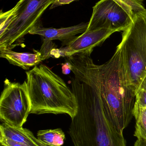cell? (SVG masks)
Masks as SVG:
<instances>
[{"label": "cell", "instance_id": "obj_3", "mask_svg": "<svg viewBox=\"0 0 146 146\" xmlns=\"http://www.w3.org/2000/svg\"><path fill=\"white\" fill-rule=\"evenodd\" d=\"M26 74L30 114H67L71 119L75 117L78 111L77 98L59 76L43 64Z\"/></svg>", "mask_w": 146, "mask_h": 146}, {"label": "cell", "instance_id": "obj_20", "mask_svg": "<svg viewBox=\"0 0 146 146\" xmlns=\"http://www.w3.org/2000/svg\"><path fill=\"white\" fill-rule=\"evenodd\" d=\"M134 146H146V142L141 139H137Z\"/></svg>", "mask_w": 146, "mask_h": 146}, {"label": "cell", "instance_id": "obj_9", "mask_svg": "<svg viewBox=\"0 0 146 146\" xmlns=\"http://www.w3.org/2000/svg\"><path fill=\"white\" fill-rule=\"evenodd\" d=\"M88 26V22L81 23L70 27L57 29L45 28L40 25L33 29L29 33L32 35H39L48 40H60L62 42V46L63 47L67 46L76 35L85 33Z\"/></svg>", "mask_w": 146, "mask_h": 146}, {"label": "cell", "instance_id": "obj_2", "mask_svg": "<svg viewBox=\"0 0 146 146\" xmlns=\"http://www.w3.org/2000/svg\"><path fill=\"white\" fill-rule=\"evenodd\" d=\"M71 85L78 105L69 130L74 146H127L123 133L108 119L91 88L75 77Z\"/></svg>", "mask_w": 146, "mask_h": 146}, {"label": "cell", "instance_id": "obj_10", "mask_svg": "<svg viewBox=\"0 0 146 146\" xmlns=\"http://www.w3.org/2000/svg\"><path fill=\"white\" fill-rule=\"evenodd\" d=\"M36 53H19L9 49L0 48V57L6 59L14 66L28 70L30 68L37 66L42 61L39 51Z\"/></svg>", "mask_w": 146, "mask_h": 146}, {"label": "cell", "instance_id": "obj_11", "mask_svg": "<svg viewBox=\"0 0 146 146\" xmlns=\"http://www.w3.org/2000/svg\"><path fill=\"white\" fill-rule=\"evenodd\" d=\"M1 135L26 146H39L31 131L23 127L16 128L3 123L0 126Z\"/></svg>", "mask_w": 146, "mask_h": 146}, {"label": "cell", "instance_id": "obj_15", "mask_svg": "<svg viewBox=\"0 0 146 146\" xmlns=\"http://www.w3.org/2000/svg\"><path fill=\"white\" fill-rule=\"evenodd\" d=\"M56 47L57 45L53 42L52 40L43 38V44L39 51L41 54L42 61L47 60L51 56V52Z\"/></svg>", "mask_w": 146, "mask_h": 146}, {"label": "cell", "instance_id": "obj_14", "mask_svg": "<svg viewBox=\"0 0 146 146\" xmlns=\"http://www.w3.org/2000/svg\"><path fill=\"white\" fill-rule=\"evenodd\" d=\"M133 19L134 16L141 11L145 9L144 0H114Z\"/></svg>", "mask_w": 146, "mask_h": 146}, {"label": "cell", "instance_id": "obj_16", "mask_svg": "<svg viewBox=\"0 0 146 146\" xmlns=\"http://www.w3.org/2000/svg\"><path fill=\"white\" fill-rule=\"evenodd\" d=\"M135 103L141 108L146 109V91L139 88L135 93Z\"/></svg>", "mask_w": 146, "mask_h": 146}, {"label": "cell", "instance_id": "obj_22", "mask_svg": "<svg viewBox=\"0 0 146 146\" xmlns=\"http://www.w3.org/2000/svg\"><path fill=\"white\" fill-rule=\"evenodd\" d=\"M36 141H37V143L38 144V145H39V146H48L45 145V144H43L42 142H40L38 140V139L37 138H36Z\"/></svg>", "mask_w": 146, "mask_h": 146}, {"label": "cell", "instance_id": "obj_8", "mask_svg": "<svg viewBox=\"0 0 146 146\" xmlns=\"http://www.w3.org/2000/svg\"><path fill=\"white\" fill-rule=\"evenodd\" d=\"M117 30L101 28L85 31L76 36L67 46L59 49L61 56L69 57L75 54L93 51L95 47L102 44Z\"/></svg>", "mask_w": 146, "mask_h": 146}, {"label": "cell", "instance_id": "obj_21", "mask_svg": "<svg viewBox=\"0 0 146 146\" xmlns=\"http://www.w3.org/2000/svg\"><path fill=\"white\" fill-rule=\"evenodd\" d=\"M143 88L144 90H146V75L144 77L143 80H142L141 84L139 88Z\"/></svg>", "mask_w": 146, "mask_h": 146}, {"label": "cell", "instance_id": "obj_17", "mask_svg": "<svg viewBox=\"0 0 146 146\" xmlns=\"http://www.w3.org/2000/svg\"><path fill=\"white\" fill-rule=\"evenodd\" d=\"M0 143L2 146H26L24 145L15 142L3 135H0Z\"/></svg>", "mask_w": 146, "mask_h": 146}, {"label": "cell", "instance_id": "obj_12", "mask_svg": "<svg viewBox=\"0 0 146 146\" xmlns=\"http://www.w3.org/2000/svg\"><path fill=\"white\" fill-rule=\"evenodd\" d=\"M37 139L48 146H61L64 144L65 134L61 129L38 131Z\"/></svg>", "mask_w": 146, "mask_h": 146}, {"label": "cell", "instance_id": "obj_7", "mask_svg": "<svg viewBox=\"0 0 146 146\" xmlns=\"http://www.w3.org/2000/svg\"><path fill=\"white\" fill-rule=\"evenodd\" d=\"M132 20L114 0H100L93 8L92 14L86 31L101 28L123 31Z\"/></svg>", "mask_w": 146, "mask_h": 146}, {"label": "cell", "instance_id": "obj_18", "mask_svg": "<svg viewBox=\"0 0 146 146\" xmlns=\"http://www.w3.org/2000/svg\"><path fill=\"white\" fill-rule=\"evenodd\" d=\"M75 1L76 0H56L53 3L52 5L50 6V9H52L56 7L62 6L65 4H69L70 3Z\"/></svg>", "mask_w": 146, "mask_h": 146}, {"label": "cell", "instance_id": "obj_1", "mask_svg": "<svg viewBox=\"0 0 146 146\" xmlns=\"http://www.w3.org/2000/svg\"><path fill=\"white\" fill-rule=\"evenodd\" d=\"M92 51L67 57L74 77L91 88L108 119L123 133L133 117L135 92L130 81L120 45L108 62L101 65L93 62Z\"/></svg>", "mask_w": 146, "mask_h": 146}, {"label": "cell", "instance_id": "obj_4", "mask_svg": "<svg viewBox=\"0 0 146 146\" xmlns=\"http://www.w3.org/2000/svg\"><path fill=\"white\" fill-rule=\"evenodd\" d=\"M123 32L119 45L136 93L146 75V9L136 14Z\"/></svg>", "mask_w": 146, "mask_h": 146}, {"label": "cell", "instance_id": "obj_6", "mask_svg": "<svg viewBox=\"0 0 146 146\" xmlns=\"http://www.w3.org/2000/svg\"><path fill=\"white\" fill-rule=\"evenodd\" d=\"M30 110L26 81L21 84L6 80L0 99L1 121L14 127H22Z\"/></svg>", "mask_w": 146, "mask_h": 146}, {"label": "cell", "instance_id": "obj_19", "mask_svg": "<svg viewBox=\"0 0 146 146\" xmlns=\"http://www.w3.org/2000/svg\"><path fill=\"white\" fill-rule=\"evenodd\" d=\"M62 73L64 74H69L71 71V66L68 62H67L65 64H62Z\"/></svg>", "mask_w": 146, "mask_h": 146}, {"label": "cell", "instance_id": "obj_23", "mask_svg": "<svg viewBox=\"0 0 146 146\" xmlns=\"http://www.w3.org/2000/svg\"><path fill=\"white\" fill-rule=\"evenodd\" d=\"M140 107V106H139ZM141 108V107H140ZM141 108V110H142V111H143V112H144V114H145V115H146V109H142V108Z\"/></svg>", "mask_w": 146, "mask_h": 146}, {"label": "cell", "instance_id": "obj_13", "mask_svg": "<svg viewBox=\"0 0 146 146\" xmlns=\"http://www.w3.org/2000/svg\"><path fill=\"white\" fill-rule=\"evenodd\" d=\"M133 115L136 121L134 136L138 139L146 142V115L135 103L133 110Z\"/></svg>", "mask_w": 146, "mask_h": 146}, {"label": "cell", "instance_id": "obj_5", "mask_svg": "<svg viewBox=\"0 0 146 146\" xmlns=\"http://www.w3.org/2000/svg\"><path fill=\"white\" fill-rule=\"evenodd\" d=\"M56 0H20L11 23L0 35V48L13 49L24 45V37L41 25L45 11Z\"/></svg>", "mask_w": 146, "mask_h": 146}]
</instances>
